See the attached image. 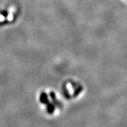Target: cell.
I'll return each instance as SVG.
<instances>
[{"label":"cell","mask_w":127,"mask_h":127,"mask_svg":"<svg viewBox=\"0 0 127 127\" xmlns=\"http://www.w3.org/2000/svg\"><path fill=\"white\" fill-rule=\"evenodd\" d=\"M47 110L49 114H52L55 111V106L54 104L50 103V102L47 104Z\"/></svg>","instance_id":"1"}]
</instances>
